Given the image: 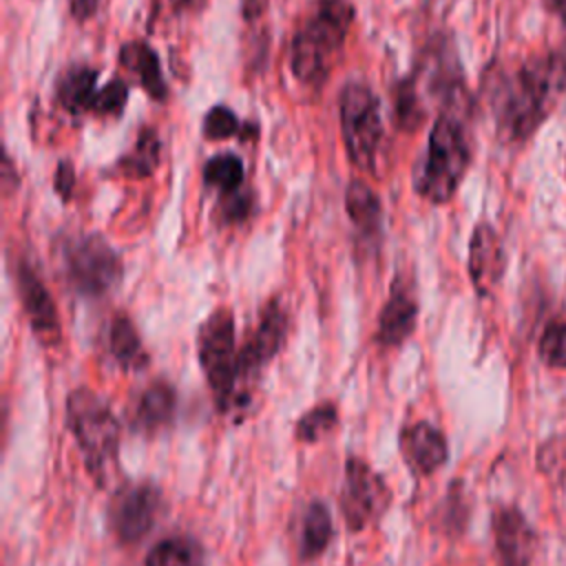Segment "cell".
<instances>
[{
	"instance_id": "cell-34",
	"label": "cell",
	"mask_w": 566,
	"mask_h": 566,
	"mask_svg": "<svg viewBox=\"0 0 566 566\" xmlns=\"http://www.w3.org/2000/svg\"><path fill=\"white\" fill-rule=\"evenodd\" d=\"M265 7H268V0H241L243 18H245L248 22L259 20V18L265 13Z\"/></svg>"
},
{
	"instance_id": "cell-32",
	"label": "cell",
	"mask_w": 566,
	"mask_h": 566,
	"mask_svg": "<svg viewBox=\"0 0 566 566\" xmlns=\"http://www.w3.org/2000/svg\"><path fill=\"white\" fill-rule=\"evenodd\" d=\"M53 184H55V190L60 192V197H62V199H69V195H71V190H73V184H75V175H73V168H71L66 161H62V164L57 166Z\"/></svg>"
},
{
	"instance_id": "cell-3",
	"label": "cell",
	"mask_w": 566,
	"mask_h": 566,
	"mask_svg": "<svg viewBox=\"0 0 566 566\" xmlns=\"http://www.w3.org/2000/svg\"><path fill=\"white\" fill-rule=\"evenodd\" d=\"M66 424L82 451L88 475L97 486H104L119 458L122 427L113 409L95 391L77 387L66 398Z\"/></svg>"
},
{
	"instance_id": "cell-18",
	"label": "cell",
	"mask_w": 566,
	"mask_h": 566,
	"mask_svg": "<svg viewBox=\"0 0 566 566\" xmlns=\"http://www.w3.org/2000/svg\"><path fill=\"white\" fill-rule=\"evenodd\" d=\"M119 62L137 75L139 84L146 88V93L153 99H166V82L159 69L157 53L146 42H128L119 49Z\"/></svg>"
},
{
	"instance_id": "cell-29",
	"label": "cell",
	"mask_w": 566,
	"mask_h": 566,
	"mask_svg": "<svg viewBox=\"0 0 566 566\" xmlns=\"http://www.w3.org/2000/svg\"><path fill=\"white\" fill-rule=\"evenodd\" d=\"M537 469L548 478H562L566 471V436H555L537 449Z\"/></svg>"
},
{
	"instance_id": "cell-22",
	"label": "cell",
	"mask_w": 566,
	"mask_h": 566,
	"mask_svg": "<svg viewBox=\"0 0 566 566\" xmlns=\"http://www.w3.org/2000/svg\"><path fill=\"white\" fill-rule=\"evenodd\" d=\"M345 210L352 223L365 237H378L380 232V199L363 181H352L345 192Z\"/></svg>"
},
{
	"instance_id": "cell-2",
	"label": "cell",
	"mask_w": 566,
	"mask_h": 566,
	"mask_svg": "<svg viewBox=\"0 0 566 566\" xmlns=\"http://www.w3.org/2000/svg\"><path fill=\"white\" fill-rule=\"evenodd\" d=\"M352 20L354 7L349 0H316L290 46V69L298 82L321 86L327 80Z\"/></svg>"
},
{
	"instance_id": "cell-19",
	"label": "cell",
	"mask_w": 566,
	"mask_h": 566,
	"mask_svg": "<svg viewBox=\"0 0 566 566\" xmlns=\"http://www.w3.org/2000/svg\"><path fill=\"white\" fill-rule=\"evenodd\" d=\"M334 537L332 513L325 502L314 500L301 520V537H298V555L303 562H312L321 557Z\"/></svg>"
},
{
	"instance_id": "cell-23",
	"label": "cell",
	"mask_w": 566,
	"mask_h": 566,
	"mask_svg": "<svg viewBox=\"0 0 566 566\" xmlns=\"http://www.w3.org/2000/svg\"><path fill=\"white\" fill-rule=\"evenodd\" d=\"M161 157V144L159 137L155 135V130L144 128L139 130V137L133 146V150L119 159V172L128 179H144L148 175H153V170L157 168Z\"/></svg>"
},
{
	"instance_id": "cell-10",
	"label": "cell",
	"mask_w": 566,
	"mask_h": 566,
	"mask_svg": "<svg viewBox=\"0 0 566 566\" xmlns=\"http://www.w3.org/2000/svg\"><path fill=\"white\" fill-rule=\"evenodd\" d=\"M161 493L153 482H124L108 502V528L124 546L144 539L157 522Z\"/></svg>"
},
{
	"instance_id": "cell-16",
	"label": "cell",
	"mask_w": 566,
	"mask_h": 566,
	"mask_svg": "<svg viewBox=\"0 0 566 566\" xmlns=\"http://www.w3.org/2000/svg\"><path fill=\"white\" fill-rule=\"evenodd\" d=\"M177 391L168 380H153L139 396L135 424L146 433H157L175 418Z\"/></svg>"
},
{
	"instance_id": "cell-11",
	"label": "cell",
	"mask_w": 566,
	"mask_h": 566,
	"mask_svg": "<svg viewBox=\"0 0 566 566\" xmlns=\"http://www.w3.org/2000/svg\"><path fill=\"white\" fill-rule=\"evenodd\" d=\"M15 285H18V294H20L24 314L29 318V325H31L35 338L46 347L57 345L62 338L60 316H57L55 303H53L46 285L38 276V272H33L27 263H22L15 272Z\"/></svg>"
},
{
	"instance_id": "cell-26",
	"label": "cell",
	"mask_w": 566,
	"mask_h": 566,
	"mask_svg": "<svg viewBox=\"0 0 566 566\" xmlns=\"http://www.w3.org/2000/svg\"><path fill=\"white\" fill-rule=\"evenodd\" d=\"M537 354L544 365L566 369V321L548 323L539 336Z\"/></svg>"
},
{
	"instance_id": "cell-25",
	"label": "cell",
	"mask_w": 566,
	"mask_h": 566,
	"mask_svg": "<svg viewBox=\"0 0 566 566\" xmlns=\"http://www.w3.org/2000/svg\"><path fill=\"white\" fill-rule=\"evenodd\" d=\"M203 179H206L208 186L221 190L223 195L241 188V184H243V161H241V157H237L232 153L214 155L212 159L206 161Z\"/></svg>"
},
{
	"instance_id": "cell-20",
	"label": "cell",
	"mask_w": 566,
	"mask_h": 566,
	"mask_svg": "<svg viewBox=\"0 0 566 566\" xmlns=\"http://www.w3.org/2000/svg\"><path fill=\"white\" fill-rule=\"evenodd\" d=\"M144 566H206V551L190 535H168L150 546Z\"/></svg>"
},
{
	"instance_id": "cell-28",
	"label": "cell",
	"mask_w": 566,
	"mask_h": 566,
	"mask_svg": "<svg viewBox=\"0 0 566 566\" xmlns=\"http://www.w3.org/2000/svg\"><path fill=\"white\" fill-rule=\"evenodd\" d=\"M241 128L239 117L228 106H214L203 117V137L219 142L237 135Z\"/></svg>"
},
{
	"instance_id": "cell-7",
	"label": "cell",
	"mask_w": 566,
	"mask_h": 566,
	"mask_svg": "<svg viewBox=\"0 0 566 566\" xmlns=\"http://www.w3.org/2000/svg\"><path fill=\"white\" fill-rule=\"evenodd\" d=\"M57 252L69 285L86 298L108 294L122 279L117 252L97 234L66 237Z\"/></svg>"
},
{
	"instance_id": "cell-15",
	"label": "cell",
	"mask_w": 566,
	"mask_h": 566,
	"mask_svg": "<svg viewBox=\"0 0 566 566\" xmlns=\"http://www.w3.org/2000/svg\"><path fill=\"white\" fill-rule=\"evenodd\" d=\"M416 318L418 303L413 290L407 283L396 281L378 316L376 343L382 347H400L413 334Z\"/></svg>"
},
{
	"instance_id": "cell-27",
	"label": "cell",
	"mask_w": 566,
	"mask_h": 566,
	"mask_svg": "<svg viewBox=\"0 0 566 566\" xmlns=\"http://www.w3.org/2000/svg\"><path fill=\"white\" fill-rule=\"evenodd\" d=\"M394 104H396V119L402 128L416 130L422 122V106L418 91L413 86V80H402L394 91Z\"/></svg>"
},
{
	"instance_id": "cell-1",
	"label": "cell",
	"mask_w": 566,
	"mask_h": 566,
	"mask_svg": "<svg viewBox=\"0 0 566 566\" xmlns=\"http://www.w3.org/2000/svg\"><path fill=\"white\" fill-rule=\"evenodd\" d=\"M566 88V53L544 51L489 80L495 130L504 142L528 139L551 115Z\"/></svg>"
},
{
	"instance_id": "cell-4",
	"label": "cell",
	"mask_w": 566,
	"mask_h": 566,
	"mask_svg": "<svg viewBox=\"0 0 566 566\" xmlns=\"http://www.w3.org/2000/svg\"><path fill=\"white\" fill-rule=\"evenodd\" d=\"M471 164V144L460 115L444 111L427 144V155L416 172V190L431 203H447L462 184Z\"/></svg>"
},
{
	"instance_id": "cell-33",
	"label": "cell",
	"mask_w": 566,
	"mask_h": 566,
	"mask_svg": "<svg viewBox=\"0 0 566 566\" xmlns=\"http://www.w3.org/2000/svg\"><path fill=\"white\" fill-rule=\"evenodd\" d=\"M97 2H99V0H69L71 15H73L77 22H84V20H88V18L95 13Z\"/></svg>"
},
{
	"instance_id": "cell-12",
	"label": "cell",
	"mask_w": 566,
	"mask_h": 566,
	"mask_svg": "<svg viewBox=\"0 0 566 566\" xmlns=\"http://www.w3.org/2000/svg\"><path fill=\"white\" fill-rule=\"evenodd\" d=\"M398 449L405 458V464L416 475L424 478L433 475L440 467H444L449 458V444L444 433L427 420L405 424L398 436Z\"/></svg>"
},
{
	"instance_id": "cell-31",
	"label": "cell",
	"mask_w": 566,
	"mask_h": 566,
	"mask_svg": "<svg viewBox=\"0 0 566 566\" xmlns=\"http://www.w3.org/2000/svg\"><path fill=\"white\" fill-rule=\"evenodd\" d=\"M252 210V197L248 190H232L221 197V214L226 221H243Z\"/></svg>"
},
{
	"instance_id": "cell-14",
	"label": "cell",
	"mask_w": 566,
	"mask_h": 566,
	"mask_svg": "<svg viewBox=\"0 0 566 566\" xmlns=\"http://www.w3.org/2000/svg\"><path fill=\"white\" fill-rule=\"evenodd\" d=\"M504 274V248L491 223H478L469 241V276L480 296L493 292Z\"/></svg>"
},
{
	"instance_id": "cell-35",
	"label": "cell",
	"mask_w": 566,
	"mask_h": 566,
	"mask_svg": "<svg viewBox=\"0 0 566 566\" xmlns=\"http://www.w3.org/2000/svg\"><path fill=\"white\" fill-rule=\"evenodd\" d=\"M548 11L555 13L566 24V0H546Z\"/></svg>"
},
{
	"instance_id": "cell-21",
	"label": "cell",
	"mask_w": 566,
	"mask_h": 566,
	"mask_svg": "<svg viewBox=\"0 0 566 566\" xmlns=\"http://www.w3.org/2000/svg\"><path fill=\"white\" fill-rule=\"evenodd\" d=\"M108 347L113 358L126 371H137L148 365V354L144 352L142 338L126 314H117L108 327Z\"/></svg>"
},
{
	"instance_id": "cell-17",
	"label": "cell",
	"mask_w": 566,
	"mask_h": 566,
	"mask_svg": "<svg viewBox=\"0 0 566 566\" xmlns=\"http://www.w3.org/2000/svg\"><path fill=\"white\" fill-rule=\"evenodd\" d=\"M97 71L86 66V64H73L69 66L55 86V95L57 102L64 111L69 113H84V111H93L97 91Z\"/></svg>"
},
{
	"instance_id": "cell-9",
	"label": "cell",
	"mask_w": 566,
	"mask_h": 566,
	"mask_svg": "<svg viewBox=\"0 0 566 566\" xmlns=\"http://www.w3.org/2000/svg\"><path fill=\"white\" fill-rule=\"evenodd\" d=\"M391 504V489L363 458L349 455L345 462V482L340 491V513L352 533L365 531Z\"/></svg>"
},
{
	"instance_id": "cell-6",
	"label": "cell",
	"mask_w": 566,
	"mask_h": 566,
	"mask_svg": "<svg viewBox=\"0 0 566 566\" xmlns=\"http://www.w3.org/2000/svg\"><path fill=\"white\" fill-rule=\"evenodd\" d=\"M338 117L349 161L365 172H374L382 142V117L376 93L363 82L345 84L338 97Z\"/></svg>"
},
{
	"instance_id": "cell-8",
	"label": "cell",
	"mask_w": 566,
	"mask_h": 566,
	"mask_svg": "<svg viewBox=\"0 0 566 566\" xmlns=\"http://www.w3.org/2000/svg\"><path fill=\"white\" fill-rule=\"evenodd\" d=\"M287 334V312L279 301H270L256 327L250 332L245 343L239 347L237 360V400L234 411H245L252 400V389L263 367L279 354Z\"/></svg>"
},
{
	"instance_id": "cell-13",
	"label": "cell",
	"mask_w": 566,
	"mask_h": 566,
	"mask_svg": "<svg viewBox=\"0 0 566 566\" xmlns=\"http://www.w3.org/2000/svg\"><path fill=\"white\" fill-rule=\"evenodd\" d=\"M493 539L500 566H531L535 555V531L515 506L493 513Z\"/></svg>"
},
{
	"instance_id": "cell-30",
	"label": "cell",
	"mask_w": 566,
	"mask_h": 566,
	"mask_svg": "<svg viewBox=\"0 0 566 566\" xmlns=\"http://www.w3.org/2000/svg\"><path fill=\"white\" fill-rule=\"evenodd\" d=\"M126 99H128V86L115 77L113 82H108L95 97V104H93V113H99V115H111V117H117L124 106H126Z\"/></svg>"
},
{
	"instance_id": "cell-5",
	"label": "cell",
	"mask_w": 566,
	"mask_h": 566,
	"mask_svg": "<svg viewBox=\"0 0 566 566\" xmlns=\"http://www.w3.org/2000/svg\"><path fill=\"white\" fill-rule=\"evenodd\" d=\"M197 356L217 409L221 413L234 411L239 349L234 343L232 310L219 307L201 323L197 334Z\"/></svg>"
},
{
	"instance_id": "cell-24",
	"label": "cell",
	"mask_w": 566,
	"mask_h": 566,
	"mask_svg": "<svg viewBox=\"0 0 566 566\" xmlns=\"http://www.w3.org/2000/svg\"><path fill=\"white\" fill-rule=\"evenodd\" d=\"M338 424V407L332 400L318 402L307 409L294 424V438L305 444H314L327 433H332Z\"/></svg>"
}]
</instances>
